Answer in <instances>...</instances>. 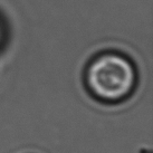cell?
<instances>
[{
	"instance_id": "1",
	"label": "cell",
	"mask_w": 153,
	"mask_h": 153,
	"mask_svg": "<svg viewBox=\"0 0 153 153\" xmlns=\"http://www.w3.org/2000/svg\"><path fill=\"white\" fill-rule=\"evenodd\" d=\"M85 82L93 96L103 102H121L136 84V69L128 57L114 51L100 54L87 66Z\"/></svg>"
}]
</instances>
